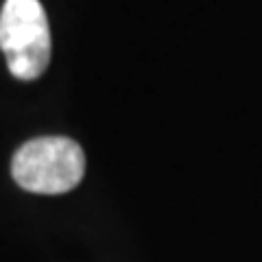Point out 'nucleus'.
Masks as SVG:
<instances>
[{"label":"nucleus","instance_id":"f03ea898","mask_svg":"<svg viewBox=\"0 0 262 262\" xmlns=\"http://www.w3.org/2000/svg\"><path fill=\"white\" fill-rule=\"evenodd\" d=\"M0 48L7 68L20 81H35L51 63V29L39 0H5Z\"/></svg>","mask_w":262,"mask_h":262},{"label":"nucleus","instance_id":"f257e3e1","mask_svg":"<svg viewBox=\"0 0 262 262\" xmlns=\"http://www.w3.org/2000/svg\"><path fill=\"white\" fill-rule=\"evenodd\" d=\"M15 184L37 194H61L85 175L83 149L70 138L44 136L24 142L11 160Z\"/></svg>","mask_w":262,"mask_h":262}]
</instances>
